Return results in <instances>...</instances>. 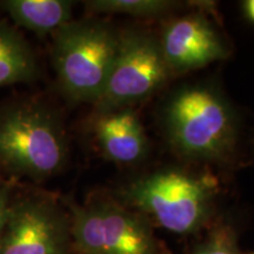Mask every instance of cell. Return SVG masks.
Returning a JSON list of instances; mask_svg holds the SVG:
<instances>
[{
  "mask_svg": "<svg viewBox=\"0 0 254 254\" xmlns=\"http://www.w3.org/2000/svg\"><path fill=\"white\" fill-rule=\"evenodd\" d=\"M167 141L183 158L198 163H226L236 154L239 118L226 95L209 84L179 87L161 107Z\"/></svg>",
  "mask_w": 254,
  "mask_h": 254,
  "instance_id": "6da1fadb",
  "label": "cell"
},
{
  "mask_svg": "<svg viewBox=\"0 0 254 254\" xmlns=\"http://www.w3.org/2000/svg\"><path fill=\"white\" fill-rule=\"evenodd\" d=\"M218 193L214 178L171 167L135 178L114 195L144 214L153 226L193 236L217 218Z\"/></svg>",
  "mask_w": 254,
  "mask_h": 254,
  "instance_id": "7a4b0ae2",
  "label": "cell"
},
{
  "mask_svg": "<svg viewBox=\"0 0 254 254\" xmlns=\"http://www.w3.org/2000/svg\"><path fill=\"white\" fill-rule=\"evenodd\" d=\"M67 157L62 119L50 105L24 99L0 107V171L9 179L44 182L63 170Z\"/></svg>",
  "mask_w": 254,
  "mask_h": 254,
  "instance_id": "3957f363",
  "label": "cell"
},
{
  "mask_svg": "<svg viewBox=\"0 0 254 254\" xmlns=\"http://www.w3.org/2000/svg\"><path fill=\"white\" fill-rule=\"evenodd\" d=\"M120 45V32L94 17L71 20L53 33L52 62L63 93L93 105L103 93Z\"/></svg>",
  "mask_w": 254,
  "mask_h": 254,
  "instance_id": "277c9868",
  "label": "cell"
},
{
  "mask_svg": "<svg viewBox=\"0 0 254 254\" xmlns=\"http://www.w3.org/2000/svg\"><path fill=\"white\" fill-rule=\"evenodd\" d=\"M65 202L74 254H171L152 222L114 194L94 192L81 204Z\"/></svg>",
  "mask_w": 254,
  "mask_h": 254,
  "instance_id": "5b68a950",
  "label": "cell"
},
{
  "mask_svg": "<svg viewBox=\"0 0 254 254\" xmlns=\"http://www.w3.org/2000/svg\"><path fill=\"white\" fill-rule=\"evenodd\" d=\"M0 254H74L65 199L43 190H17L0 230Z\"/></svg>",
  "mask_w": 254,
  "mask_h": 254,
  "instance_id": "8992f818",
  "label": "cell"
},
{
  "mask_svg": "<svg viewBox=\"0 0 254 254\" xmlns=\"http://www.w3.org/2000/svg\"><path fill=\"white\" fill-rule=\"evenodd\" d=\"M172 72L161 52L159 38L150 32H120V45L113 68L93 112L132 109L165 86Z\"/></svg>",
  "mask_w": 254,
  "mask_h": 254,
  "instance_id": "52a82bcc",
  "label": "cell"
},
{
  "mask_svg": "<svg viewBox=\"0 0 254 254\" xmlns=\"http://www.w3.org/2000/svg\"><path fill=\"white\" fill-rule=\"evenodd\" d=\"M158 38L172 74L201 68L226 59L231 53L226 41L202 13L173 19Z\"/></svg>",
  "mask_w": 254,
  "mask_h": 254,
  "instance_id": "ba28073f",
  "label": "cell"
},
{
  "mask_svg": "<svg viewBox=\"0 0 254 254\" xmlns=\"http://www.w3.org/2000/svg\"><path fill=\"white\" fill-rule=\"evenodd\" d=\"M90 132L98 151L113 163L133 165L147 154V135L133 109L93 112Z\"/></svg>",
  "mask_w": 254,
  "mask_h": 254,
  "instance_id": "9c48e42d",
  "label": "cell"
},
{
  "mask_svg": "<svg viewBox=\"0 0 254 254\" xmlns=\"http://www.w3.org/2000/svg\"><path fill=\"white\" fill-rule=\"evenodd\" d=\"M0 8L8 14L15 26L38 36L55 33L73 20V2L67 0H5Z\"/></svg>",
  "mask_w": 254,
  "mask_h": 254,
  "instance_id": "30bf717a",
  "label": "cell"
},
{
  "mask_svg": "<svg viewBox=\"0 0 254 254\" xmlns=\"http://www.w3.org/2000/svg\"><path fill=\"white\" fill-rule=\"evenodd\" d=\"M38 63L25 37L6 21H0V87L31 82L37 78Z\"/></svg>",
  "mask_w": 254,
  "mask_h": 254,
  "instance_id": "8fae6325",
  "label": "cell"
},
{
  "mask_svg": "<svg viewBox=\"0 0 254 254\" xmlns=\"http://www.w3.org/2000/svg\"><path fill=\"white\" fill-rule=\"evenodd\" d=\"M179 4L167 0H91L85 2L90 14H126L155 19L171 13Z\"/></svg>",
  "mask_w": 254,
  "mask_h": 254,
  "instance_id": "7c38bea8",
  "label": "cell"
},
{
  "mask_svg": "<svg viewBox=\"0 0 254 254\" xmlns=\"http://www.w3.org/2000/svg\"><path fill=\"white\" fill-rule=\"evenodd\" d=\"M190 254H245L241 252L238 231L225 218H215L201 232V238L193 245Z\"/></svg>",
  "mask_w": 254,
  "mask_h": 254,
  "instance_id": "4fadbf2b",
  "label": "cell"
},
{
  "mask_svg": "<svg viewBox=\"0 0 254 254\" xmlns=\"http://www.w3.org/2000/svg\"><path fill=\"white\" fill-rule=\"evenodd\" d=\"M15 180L7 179L0 184V230L4 226L6 219L8 217L15 193H17Z\"/></svg>",
  "mask_w": 254,
  "mask_h": 254,
  "instance_id": "5bb4252c",
  "label": "cell"
},
{
  "mask_svg": "<svg viewBox=\"0 0 254 254\" xmlns=\"http://www.w3.org/2000/svg\"><path fill=\"white\" fill-rule=\"evenodd\" d=\"M243 13L251 24L254 25V0H245L241 4Z\"/></svg>",
  "mask_w": 254,
  "mask_h": 254,
  "instance_id": "9a60e30c",
  "label": "cell"
},
{
  "mask_svg": "<svg viewBox=\"0 0 254 254\" xmlns=\"http://www.w3.org/2000/svg\"><path fill=\"white\" fill-rule=\"evenodd\" d=\"M5 180H7V179H6V178L2 176V172H1V171H0V184H1L2 182H5Z\"/></svg>",
  "mask_w": 254,
  "mask_h": 254,
  "instance_id": "2e32d148",
  "label": "cell"
},
{
  "mask_svg": "<svg viewBox=\"0 0 254 254\" xmlns=\"http://www.w3.org/2000/svg\"><path fill=\"white\" fill-rule=\"evenodd\" d=\"M245 254H254V251H253V252H250V253H245Z\"/></svg>",
  "mask_w": 254,
  "mask_h": 254,
  "instance_id": "e0dca14e",
  "label": "cell"
}]
</instances>
